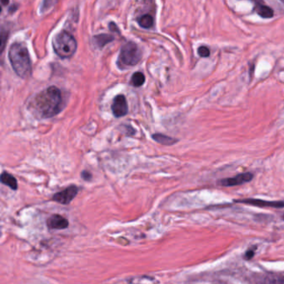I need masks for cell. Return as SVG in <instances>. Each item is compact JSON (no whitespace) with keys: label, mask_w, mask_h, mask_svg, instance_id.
<instances>
[{"label":"cell","mask_w":284,"mask_h":284,"mask_svg":"<svg viewBox=\"0 0 284 284\" xmlns=\"http://www.w3.org/2000/svg\"><path fill=\"white\" fill-rule=\"evenodd\" d=\"M138 25H140L142 28H151L154 25V19L151 15L145 14L138 19Z\"/></svg>","instance_id":"cell-14"},{"label":"cell","mask_w":284,"mask_h":284,"mask_svg":"<svg viewBox=\"0 0 284 284\" xmlns=\"http://www.w3.org/2000/svg\"><path fill=\"white\" fill-rule=\"evenodd\" d=\"M6 40H7V34L3 31H2V34H1V49L2 50L1 51H3V49H4Z\"/></svg>","instance_id":"cell-18"},{"label":"cell","mask_w":284,"mask_h":284,"mask_svg":"<svg viewBox=\"0 0 284 284\" xmlns=\"http://www.w3.org/2000/svg\"><path fill=\"white\" fill-rule=\"evenodd\" d=\"M142 58V53L138 45L133 42H128L120 51L119 60L125 66H133L138 64Z\"/></svg>","instance_id":"cell-4"},{"label":"cell","mask_w":284,"mask_h":284,"mask_svg":"<svg viewBox=\"0 0 284 284\" xmlns=\"http://www.w3.org/2000/svg\"><path fill=\"white\" fill-rule=\"evenodd\" d=\"M236 203H241V204H249L257 207H284V202H270L265 201V200H260V199H242V200H235Z\"/></svg>","instance_id":"cell-9"},{"label":"cell","mask_w":284,"mask_h":284,"mask_svg":"<svg viewBox=\"0 0 284 284\" xmlns=\"http://www.w3.org/2000/svg\"><path fill=\"white\" fill-rule=\"evenodd\" d=\"M254 178V174L251 173H244V174H238L237 176L224 179L218 182V184L224 186V187H232L237 185L243 184L246 182H250Z\"/></svg>","instance_id":"cell-6"},{"label":"cell","mask_w":284,"mask_h":284,"mask_svg":"<svg viewBox=\"0 0 284 284\" xmlns=\"http://www.w3.org/2000/svg\"><path fill=\"white\" fill-rule=\"evenodd\" d=\"M1 182L3 184L8 186L13 190H16L18 188V182H17L16 179L14 176H12L11 174L6 172L1 175Z\"/></svg>","instance_id":"cell-12"},{"label":"cell","mask_w":284,"mask_h":284,"mask_svg":"<svg viewBox=\"0 0 284 284\" xmlns=\"http://www.w3.org/2000/svg\"><path fill=\"white\" fill-rule=\"evenodd\" d=\"M52 47L57 55L62 58L72 57L77 50V42L70 33L62 31L52 40Z\"/></svg>","instance_id":"cell-3"},{"label":"cell","mask_w":284,"mask_h":284,"mask_svg":"<svg viewBox=\"0 0 284 284\" xmlns=\"http://www.w3.org/2000/svg\"><path fill=\"white\" fill-rule=\"evenodd\" d=\"M78 193V188L75 185H71L63 191L55 193L52 196V200L57 202L58 204L67 205L74 200Z\"/></svg>","instance_id":"cell-5"},{"label":"cell","mask_w":284,"mask_h":284,"mask_svg":"<svg viewBox=\"0 0 284 284\" xmlns=\"http://www.w3.org/2000/svg\"><path fill=\"white\" fill-rule=\"evenodd\" d=\"M257 284H284V277L278 274H264L257 280Z\"/></svg>","instance_id":"cell-10"},{"label":"cell","mask_w":284,"mask_h":284,"mask_svg":"<svg viewBox=\"0 0 284 284\" xmlns=\"http://www.w3.org/2000/svg\"><path fill=\"white\" fill-rule=\"evenodd\" d=\"M62 96L55 86H50L40 92L33 100V107L39 116L44 119L55 116L61 110Z\"/></svg>","instance_id":"cell-1"},{"label":"cell","mask_w":284,"mask_h":284,"mask_svg":"<svg viewBox=\"0 0 284 284\" xmlns=\"http://www.w3.org/2000/svg\"><path fill=\"white\" fill-rule=\"evenodd\" d=\"M255 10H256L259 16L262 17V18H264V19H270V18H273V10L270 7L268 6L265 5L262 3H258L256 4V7H255Z\"/></svg>","instance_id":"cell-11"},{"label":"cell","mask_w":284,"mask_h":284,"mask_svg":"<svg viewBox=\"0 0 284 284\" xmlns=\"http://www.w3.org/2000/svg\"><path fill=\"white\" fill-rule=\"evenodd\" d=\"M198 52H199V55L201 56V57H204V58H207L210 55L209 49L206 47V46L199 47V50H198Z\"/></svg>","instance_id":"cell-17"},{"label":"cell","mask_w":284,"mask_h":284,"mask_svg":"<svg viewBox=\"0 0 284 284\" xmlns=\"http://www.w3.org/2000/svg\"><path fill=\"white\" fill-rule=\"evenodd\" d=\"M145 82V76L140 72H136L131 77V83L134 87H140Z\"/></svg>","instance_id":"cell-16"},{"label":"cell","mask_w":284,"mask_h":284,"mask_svg":"<svg viewBox=\"0 0 284 284\" xmlns=\"http://www.w3.org/2000/svg\"><path fill=\"white\" fill-rule=\"evenodd\" d=\"M153 138L155 139L156 142L159 143V144H163V145H173V144H176L178 140L175 138L168 137L167 135H163L161 133H156L153 135Z\"/></svg>","instance_id":"cell-13"},{"label":"cell","mask_w":284,"mask_h":284,"mask_svg":"<svg viewBox=\"0 0 284 284\" xmlns=\"http://www.w3.org/2000/svg\"><path fill=\"white\" fill-rule=\"evenodd\" d=\"M2 3H4V4H8V2H6V1H3V0H2Z\"/></svg>","instance_id":"cell-21"},{"label":"cell","mask_w":284,"mask_h":284,"mask_svg":"<svg viewBox=\"0 0 284 284\" xmlns=\"http://www.w3.org/2000/svg\"><path fill=\"white\" fill-rule=\"evenodd\" d=\"M81 176L85 181H90L92 179V174L88 171H83L81 174Z\"/></svg>","instance_id":"cell-19"},{"label":"cell","mask_w":284,"mask_h":284,"mask_svg":"<svg viewBox=\"0 0 284 284\" xmlns=\"http://www.w3.org/2000/svg\"><path fill=\"white\" fill-rule=\"evenodd\" d=\"M254 256V250H252V249H249L248 251L246 252L245 254V259L249 260L253 258V257Z\"/></svg>","instance_id":"cell-20"},{"label":"cell","mask_w":284,"mask_h":284,"mask_svg":"<svg viewBox=\"0 0 284 284\" xmlns=\"http://www.w3.org/2000/svg\"><path fill=\"white\" fill-rule=\"evenodd\" d=\"M113 115L117 118L124 116L128 113V104L124 95H118L113 100L112 105Z\"/></svg>","instance_id":"cell-7"},{"label":"cell","mask_w":284,"mask_h":284,"mask_svg":"<svg viewBox=\"0 0 284 284\" xmlns=\"http://www.w3.org/2000/svg\"><path fill=\"white\" fill-rule=\"evenodd\" d=\"M94 39H95V41H96L98 46L103 48L106 44L113 41V37L112 35H109V34H105L104 33V34L97 35V36L94 37Z\"/></svg>","instance_id":"cell-15"},{"label":"cell","mask_w":284,"mask_h":284,"mask_svg":"<svg viewBox=\"0 0 284 284\" xmlns=\"http://www.w3.org/2000/svg\"><path fill=\"white\" fill-rule=\"evenodd\" d=\"M8 58L14 72L21 77L30 75L31 60L27 48L20 43H14L8 50Z\"/></svg>","instance_id":"cell-2"},{"label":"cell","mask_w":284,"mask_h":284,"mask_svg":"<svg viewBox=\"0 0 284 284\" xmlns=\"http://www.w3.org/2000/svg\"><path fill=\"white\" fill-rule=\"evenodd\" d=\"M69 220L59 214H53L48 218L47 226L50 230H62L69 227Z\"/></svg>","instance_id":"cell-8"}]
</instances>
